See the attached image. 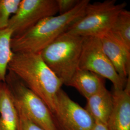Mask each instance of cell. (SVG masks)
I'll list each match as a JSON object with an SVG mask.
<instances>
[{
    "label": "cell",
    "mask_w": 130,
    "mask_h": 130,
    "mask_svg": "<svg viewBox=\"0 0 130 130\" xmlns=\"http://www.w3.org/2000/svg\"><path fill=\"white\" fill-rule=\"evenodd\" d=\"M90 130H110L107 124L101 122H95L94 125Z\"/></svg>",
    "instance_id": "d6986e66"
},
{
    "label": "cell",
    "mask_w": 130,
    "mask_h": 130,
    "mask_svg": "<svg viewBox=\"0 0 130 130\" xmlns=\"http://www.w3.org/2000/svg\"><path fill=\"white\" fill-rule=\"evenodd\" d=\"M90 3L89 0H80L69 12L43 19L25 32L12 38V51L14 53H41L83 16Z\"/></svg>",
    "instance_id": "7a4b0ae2"
},
{
    "label": "cell",
    "mask_w": 130,
    "mask_h": 130,
    "mask_svg": "<svg viewBox=\"0 0 130 130\" xmlns=\"http://www.w3.org/2000/svg\"><path fill=\"white\" fill-rule=\"evenodd\" d=\"M18 113L19 116L18 130H44L33 123L23 114L19 112Z\"/></svg>",
    "instance_id": "e0dca14e"
},
{
    "label": "cell",
    "mask_w": 130,
    "mask_h": 130,
    "mask_svg": "<svg viewBox=\"0 0 130 130\" xmlns=\"http://www.w3.org/2000/svg\"><path fill=\"white\" fill-rule=\"evenodd\" d=\"M12 38L10 29H0V83L5 82L8 65L14 53L11 47Z\"/></svg>",
    "instance_id": "9a60e30c"
},
{
    "label": "cell",
    "mask_w": 130,
    "mask_h": 130,
    "mask_svg": "<svg viewBox=\"0 0 130 130\" xmlns=\"http://www.w3.org/2000/svg\"><path fill=\"white\" fill-rule=\"evenodd\" d=\"M113 109L107 122L110 130H130V76L123 89H113Z\"/></svg>",
    "instance_id": "30bf717a"
},
{
    "label": "cell",
    "mask_w": 130,
    "mask_h": 130,
    "mask_svg": "<svg viewBox=\"0 0 130 130\" xmlns=\"http://www.w3.org/2000/svg\"><path fill=\"white\" fill-rule=\"evenodd\" d=\"M57 13L56 0H21L7 28L12 30V38L14 37L25 32L43 19Z\"/></svg>",
    "instance_id": "52a82bcc"
},
{
    "label": "cell",
    "mask_w": 130,
    "mask_h": 130,
    "mask_svg": "<svg viewBox=\"0 0 130 130\" xmlns=\"http://www.w3.org/2000/svg\"><path fill=\"white\" fill-rule=\"evenodd\" d=\"M79 68L90 71L109 80L114 89L121 90L125 87L127 79H123L117 73L103 51L98 37H84Z\"/></svg>",
    "instance_id": "8992f818"
},
{
    "label": "cell",
    "mask_w": 130,
    "mask_h": 130,
    "mask_svg": "<svg viewBox=\"0 0 130 130\" xmlns=\"http://www.w3.org/2000/svg\"><path fill=\"white\" fill-rule=\"evenodd\" d=\"M62 130H90L95 121L86 110L61 89L54 114Z\"/></svg>",
    "instance_id": "ba28073f"
},
{
    "label": "cell",
    "mask_w": 130,
    "mask_h": 130,
    "mask_svg": "<svg viewBox=\"0 0 130 130\" xmlns=\"http://www.w3.org/2000/svg\"><path fill=\"white\" fill-rule=\"evenodd\" d=\"M21 0H0V29L7 28L11 17L15 13Z\"/></svg>",
    "instance_id": "2e32d148"
},
{
    "label": "cell",
    "mask_w": 130,
    "mask_h": 130,
    "mask_svg": "<svg viewBox=\"0 0 130 130\" xmlns=\"http://www.w3.org/2000/svg\"><path fill=\"white\" fill-rule=\"evenodd\" d=\"M67 86L77 89L87 99L106 87L105 79L90 71L78 68Z\"/></svg>",
    "instance_id": "7c38bea8"
},
{
    "label": "cell",
    "mask_w": 130,
    "mask_h": 130,
    "mask_svg": "<svg viewBox=\"0 0 130 130\" xmlns=\"http://www.w3.org/2000/svg\"><path fill=\"white\" fill-rule=\"evenodd\" d=\"M86 100L84 108L95 122L107 124L113 106L112 93L105 87Z\"/></svg>",
    "instance_id": "8fae6325"
},
{
    "label": "cell",
    "mask_w": 130,
    "mask_h": 130,
    "mask_svg": "<svg viewBox=\"0 0 130 130\" xmlns=\"http://www.w3.org/2000/svg\"><path fill=\"white\" fill-rule=\"evenodd\" d=\"M84 39L65 32L40 53L43 60L66 85L79 68Z\"/></svg>",
    "instance_id": "3957f363"
},
{
    "label": "cell",
    "mask_w": 130,
    "mask_h": 130,
    "mask_svg": "<svg viewBox=\"0 0 130 130\" xmlns=\"http://www.w3.org/2000/svg\"><path fill=\"white\" fill-rule=\"evenodd\" d=\"M8 71L15 75L54 114L57 95L63 84L43 60L40 53H13Z\"/></svg>",
    "instance_id": "6da1fadb"
},
{
    "label": "cell",
    "mask_w": 130,
    "mask_h": 130,
    "mask_svg": "<svg viewBox=\"0 0 130 130\" xmlns=\"http://www.w3.org/2000/svg\"><path fill=\"white\" fill-rule=\"evenodd\" d=\"M103 50L121 78L130 76V50L109 31L99 37Z\"/></svg>",
    "instance_id": "9c48e42d"
},
{
    "label": "cell",
    "mask_w": 130,
    "mask_h": 130,
    "mask_svg": "<svg viewBox=\"0 0 130 130\" xmlns=\"http://www.w3.org/2000/svg\"><path fill=\"white\" fill-rule=\"evenodd\" d=\"M80 0H56L59 14H65L73 9Z\"/></svg>",
    "instance_id": "ac0fdd59"
},
{
    "label": "cell",
    "mask_w": 130,
    "mask_h": 130,
    "mask_svg": "<svg viewBox=\"0 0 130 130\" xmlns=\"http://www.w3.org/2000/svg\"><path fill=\"white\" fill-rule=\"evenodd\" d=\"M19 116L6 83H0V130H18Z\"/></svg>",
    "instance_id": "4fadbf2b"
},
{
    "label": "cell",
    "mask_w": 130,
    "mask_h": 130,
    "mask_svg": "<svg viewBox=\"0 0 130 130\" xmlns=\"http://www.w3.org/2000/svg\"><path fill=\"white\" fill-rule=\"evenodd\" d=\"M5 83L18 111L44 130H62L45 103L15 75L8 71Z\"/></svg>",
    "instance_id": "277c9868"
},
{
    "label": "cell",
    "mask_w": 130,
    "mask_h": 130,
    "mask_svg": "<svg viewBox=\"0 0 130 130\" xmlns=\"http://www.w3.org/2000/svg\"><path fill=\"white\" fill-rule=\"evenodd\" d=\"M125 2L115 0L89 3L83 16L71 25L66 32L83 37H100L108 32L118 14L125 9Z\"/></svg>",
    "instance_id": "5b68a950"
},
{
    "label": "cell",
    "mask_w": 130,
    "mask_h": 130,
    "mask_svg": "<svg viewBox=\"0 0 130 130\" xmlns=\"http://www.w3.org/2000/svg\"><path fill=\"white\" fill-rule=\"evenodd\" d=\"M109 32L130 50V12L124 9L118 14Z\"/></svg>",
    "instance_id": "5bb4252c"
}]
</instances>
